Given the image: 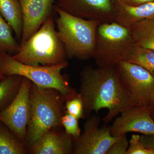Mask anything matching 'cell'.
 <instances>
[{"label": "cell", "instance_id": "9c48e42d", "mask_svg": "<svg viewBox=\"0 0 154 154\" xmlns=\"http://www.w3.org/2000/svg\"><path fill=\"white\" fill-rule=\"evenodd\" d=\"M99 116H90L84 125L82 133L75 139L72 154H106L117 137L110 133V126L104 123L100 126Z\"/></svg>", "mask_w": 154, "mask_h": 154}, {"label": "cell", "instance_id": "9a60e30c", "mask_svg": "<svg viewBox=\"0 0 154 154\" xmlns=\"http://www.w3.org/2000/svg\"><path fill=\"white\" fill-rule=\"evenodd\" d=\"M0 14L11 26L20 42L23 31V18L19 0H0Z\"/></svg>", "mask_w": 154, "mask_h": 154}, {"label": "cell", "instance_id": "7402d4cb", "mask_svg": "<svg viewBox=\"0 0 154 154\" xmlns=\"http://www.w3.org/2000/svg\"><path fill=\"white\" fill-rule=\"evenodd\" d=\"M79 119L66 112L62 117V126L63 127L65 131L68 134L72 136L75 139L80 136L81 131L79 125Z\"/></svg>", "mask_w": 154, "mask_h": 154}, {"label": "cell", "instance_id": "83f0119b", "mask_svg": "<svg viewBox=\"0 0 154 154\" xmlns=\"http://www.w3.org/2000/svg\"><path fill=\"white\" fill-rule=\"evenodd\" d=\"M5 76L3 75L2 74H0V82H1V81L3 80V79L5 78Z\"/></svg>", "mask_w": 154, "mask_h": 154}, {"label": "cell", "instance_id": "484cf974", "mask_svg": "<svg viewBox=\"0 0 154 154\" xmlns=\"http://www.w3.org/2000/svg\"><path fill=\"white\" fill-rule=\"evenodd\" d=\"M152 2H154V0H124L122 3L129 6H137Z\"/></svg>", "mask_w": 154, "mask_h": 154}, {"label": "cell", "instance_id": "44dd1931", "mask_svg": "<svg viewBox=\"0 0 154 154\" xmlns=\"http://www.w3.org/2000/svg\"><path fill=\"white\" fill-rule=\"evenodd\" d=\"M65 107L67 113L78 119L85 117L84 102L79 94H77L73 98L67 100L65 103Z\"/></svg>", "mask_w": 154, "mask_h": 154}, {"label": "cell", "instance_id": "8992f818", "mask_svg": "<svg viewBox=\"0 0 154 154\" xmlns=\"http://www.w3.org/2000/svg\"><path fill=\"white\" fill-rule=\"evenodd\" d=\"M134 44L128 28L116 22L100 23L92 57L99 67H114L125 59Z\"/></svg>", "mask_w": 154, "mask_h": 154}, {"label": "cell", "instance_id": "4316f807", "mask_svg": "<svg viewBox=\"0 0 154 154\" xmlns=\"http://www.w3.org/2000/svg\"><path fill=\"white\" fill-rule=\"evenodd\" d=\"M113 2L116 4L119 2H122L124 0H113Z\"/></svg>", "mask_w": 154, "mask_h": 154}, {"label": "cell", "instance_id": "d4e9b609", "mask_svg": "<svg viewBox=\"0 0 154 154\" xmlns=\"http://www.w3.org/2000/svg\"><path fill=\"white\" fill-rule=\"evenodd\" d=\"M140 140L146 148L154 154V134L148 135L142 134L140 136Z\"/></svg>", "mask_w": 154, "mask_h": 154}, {"label": "cell", "instance_id": "52a82bcc", "mask_svg": "<svg viewBox=\"0 0 154 154\" xmlns=\"http://www.w3.org/2000/svg\"><path fill=\"white\" fill-rule=\"evenodd\" d=\"M116 69L122 89L137 106L154 108V76L142 67L126 60Z\"/></svg>", "mask_w": 154, "mask_h": 154}, {"label": "cell", "instance_id": "3957f363", "mask_svg": "<svg viewBox=\"0 0 154 154\" xmlns=\"http://www.w3.org/2000/svg\"><path fill=\"white\" fill-rule=\"evenodd\" d=\"M51 15L35 34L20 45L18 52L12 55L14 59L31 66H52L67 61L65 50Z\"/></svg>", "mask_w": 154, "mask_h": 154}, {"label": "cell", "instance_id": "e0dca14e", "mask_svg": "<svg viewBox=\"0 0 154 154\" xmlns=\"http://www.w3.org/2000/svg\"><path fill=\"white\" fill-rule=\"evenodd\" d=\"M23 77L5 76L0 82V113L13 102L21 87Z\"/></svg>", "mask_w": 154, "mask_h": 154}, {"label": "cell", "instance_id": "6da1fadb", "mask_svg": "<svg viewBox=\"0 0 154 154\" xmlns=\"http://www.w3.org/2000/svg\"><path fill=\"white\" fill-rule=\"evenodd\" d=\"M80 82L79 94L84 102L85 117L107 108L103 121L108 124L125 110L137 106L122 91L115 67L85 66L80 73Z\"/></svg>", "mask_w": 154, "mask_h": 154}, {"label": "cell", "instance_id": "ac0fdd59", "mask_svg": "<svg viewBox=\"0 0 154 154\" xmlns=\"http://www.w3.org/2000/svg\"><path fill=\"white\" fill-rule=\"evenodd\" d=\"M26 146L8 126L0 122V154H25Z\"/></svg>", "mask_w": 154, "mask_h": 154}, {"label": "cell", "instance_id": "7c38bea8", "mask_svg": "<svg viewBox=\"0 0 154 154\" xmlns=\"http://www.w3.org/2000/svg\"><path fill=\"white\" fill-rule=\"evenodd\" d=\"M55 0H19L23 18V31L20 45L37 32L51 15Z\"/></svg>", "mask_w": 154, "mask_h": 154}, {"label": "cell", "instance_id": "ffe728a7", "mask_svg": "<svg viewBox=\"0 0 154 154\" xmlns=\"http://www.w3.org/2000/svg\"><path fill=\"white\" fill-rule=\"evenodd\" d=\"M12 29L0 14V51L15 54L20 48V43L14 38Z\"/></svg>", "mask_w": 154, "mask_h": 154}, {"label": "cell", "instance_id": "ba28073f", "mask_svg": "<svg viewBox=\"0 0 154 154\" xmlns=\"http://www.w3.org/2000/svg\"><path fill=\"white\" fill-rule=\"evenodd\" d=\"M32 82L23 77L18 94L8 107L0 113V122L5 125L25 146L30 116V91Z\"/></svg>", "mask_w": 154, "mask_h": 154}, {"label": "cell", "instance_id": "f1b7e54d", "mask_svg": "<svg viewBox=\"0 0 154 154\" xmlns=\"http://www.w3.org/2000/svg\"><path fill=\"white\" fill-rule=\"evenodd\" d=\"M152 118L154 120V108L152 110V114H151Z\"/></svg>", "mask_w": 154, "mask_h": 154}, {"label": "cell", "instance_id": "5b68a950", "mask_svg": "<svg viewBox=\"0 0 154 154\" xmlns=\"http://www.w3.org/2000/svg\"><path fill=\"white\" fill-rule=\"evenodd\" d=\"M68 66L67 61L52 66L28 65L16 60L8 53L0 51L1 74L4 76L18 75L27 78L39 87L57 89L63 95L66 101L78 94L61 74L62 69Z\"/></svg>", "mask_w": 154, "mask_h": 154}, {"label": "cell", "instance_id": "4fadbf2b", "mask_svg": "<svg viewBox=\"0 0 154 154\" xmlns=\"http://www.w3.org/2000/svg\"><path fill=\"white\" fill-rule=\"evenodd\" d=\"M53 128L43 134L30 147L33 154L72 153L75 139L65 131Z\"/></svg>", "mask_w": 154, "mask_h": 154}, {"label": "cell", "instance_id": "30bf717a", "mask_svg": "<svg viewBox=\"0 0 154 154\" xmlns=\"http://www.w3.org/2000/svg\"><path fill=\"white\" fill-rule=\"evenodd\" d=\"M55 5L68 14L100 23L116 22L117 10L113 0H55Z\"/></svg>", "mask_w": 154, "mask_h": 154}, {"label": "cell", "instance_id": "cb8c5ba5", "mask_svg": "<svg viewBox=\"0 0 154 154\" xmlns=\"http://www.w3.org/2000/svg\"><path fill=\"white\" fill-rule=\"evenodd\" d=\"M129 146L126 134L117 137L106 154H126Z\"/></svg>", "mask_w": 154, "mask_h": 154}, {"label": "cell", "instance_id": "8fae6325", "mask_svg": "<svg viewBox=\"0 0 154 154\" xmlns=\"http://www.w3.org/2000/svg\"><path fill=\"white\" fill-rule=\"evenodd\" d=\"M153 109L134 106L125 110L110 126L111 135L117 137L129 132L154 134V120L151 115Z\"/></svg>", "mask_w": 154, "mask_h": 154}, {"label": "cell", "instance_id": "5bb4252c", "mask_svg": "<svg viewBox=\"0 0 154 154\" xmlns=\"http://www.w3.org/2000/svg\"><path fill=\"white\" fill-rule=\"evenodd\" d=\"M116 22L129 29L133 25L144 20H154V2L131 6L122 2L115 4Z\"/></svg>", "mask_w": 154, "mask_h": 154}, {"label": "cell", "instance_id": "603a6c76", "mask_svg": "<svg viewBox=\"0 0 154 154\" xmlns=\"http://www.w3.org/2000/svg\"><path fill=\"white\" fill-rule=\"evenodd\" d=\"M140 138L139 135L134 134L131 136L126 154H154L143 146Z\"/></svg>", "mask_w": 154, "mask_h": 154}, {"label": "cell", "instance_id": "277c9868", "mask_svg": "<svg viewBox=\"0 0 154 154\" xmlns=\"http://www.w3.org/2000/svg\"><path fill=\"white\" fill-rule=\"evenodd\" d=\"M55 19L59 37L67 57L87 60L92 57L97 27L100 23L82 19L61 10L56 5Z\"/></svg>", "mask_w": 154, "mask_h": 154}, {"label": "cell", "instance_id": "2e32d148", "mask_svg": "<svg viewBox=\"0 0 154 154\" xmlns=\"http://www.w3.org/2000/svg\"><path fill=\"white\" fill-rule=\"evenodd\" d=\"M129 29L135 44L154 51V20L136 22Z\"/></svg>", "mask_w": 154, "mask_h": 154}, {"label": "cell", "instance_id": "d6986e66", "mask_svg": "<svg viewBox=\"0 0 154 154\" xmlns=\"http://www.w3.org/2000/svg\"><path fill=\"white\" fill-rule=\"evenodd\" d=\"M124 60L138 65L154 76V51L134 44Z\"/></svg>", "mask_w": 154, "mask_h": 154}, {"label": "cell", "instance_id": "7a4b0ae2", "mask_svg": "<svg viewBox=\"0 0 154 154\" xmlns=\"http://www.w3.org/2000/svg\"><path fill=\"white\" fill-rule=\"evenodd\" d=\"M30 98V116L25 143L29 147L44 133L62 126V117L66 112V99L57 89L42 88L32 82Z\"/></svg>", "mask_w": 154, "mask_h": 154}]
</instances>
